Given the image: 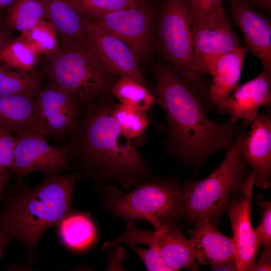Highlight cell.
I'll return each instance as SVG.
<instances>
[{
    "instance_id": "5",
    "label": "cell",
    "mask_w": 271,
    "mask_h": 271,
    "mask_svg": "<svg viewBox=\"0 0 271 271\" xmlns=\"http://www.w3.org/2000/svg\"><path fill=\"white\" fill-rule=\"evenodd\" d=\"M245 129L226 149L224 160L209 175L200 181H186L182 185L186 224L208 216L216 225L227 207L230 195L242 193L243 185L249 174V166L240 150Z\"/></svg>"
},
{
    "instance_id": "19",
    "label": "cell",
    "mask_w": 271,
    "mask_h": 271,
    "mask_svg": "<svg viewBox=\"0 0 271 271\" xmlns=\"http://www.w3.org/2000/svg\"><path fill=\"white\" fill-rule=\"evenodd\" d=\"M188 239L197 265H213L235 260L232 237L220 233L208 216L197 219Z\"/></svg>"
},
{
    "instance_id": "32",
    "label": "cell",
    "mask_w": 271,
    "mask_h": 271,
    "mask_svg": "<svg viewBox=\"0 0 271 271\" xmlns=\"http://www.w3.org/2000/svg\"><path fill=\"white\" fill-rule=\"evenodd\" d=\"M12 132L0 128V171L11 170L16 143V137Z\"/></svg>"
},
{
    "instance_id": "34",
    "label": "cell",
    "mask_w": 271,
    "mask_h": 271,
    "mask_svg": "<svg viewBox=\"0 0 271 271\" xmlns=\"http://www.w3.org/2000/svg\"><path fill=\"white\" fill-rule=\"evenodd\" d=\"M271 270V246L263 247L259 254L257 262L255 263L254 270Z\"/></svg>"
},
{
    "instance_id": "27",
    "label": "cell",
    "mask_w": 271,
    "mask_h": 271,
    "mask_svg": "<svg viewBox=\"0 0 271 271\" xmlns=\"http://www.w3.org/2000/svg\"><path fill=\"white\" fill-rule=\"evenodd\" d=\"M39 54L50 57L59 47L56 29L50 22L43 19L30 30L20 36Z\"/></svg>"
},
{
    "instance_id": "2",
    "label": "cell",
    "mask_w": 271,
    "mask_h": 271,
    "mask_svg": "<svg viewBox=\"0 0 271 271\" xmlns=\"http://www.w3.org/2000/svg\"><path fill=\"white\" fill-rule=\"evenodd\" d=\"M115 103L106 97L85 106L77 120L68 148L103 192L114 183L128 191L142 182L156 178L131 140L124 136L113 115Z\"/></svg>"
},
{
    "instance_id": "23",
    "label": "cell",
    "mask_w": 271,
    "mask_h": 271,
    "mask_svg": "<svg viewBox=\"0 0 271 271\" xmlns=\"http://www.w3.org/2000/svg\"><path fill=\"white\" fill-rule=\"evenodd\" d=\"M41 55L20 36L11 39L0 50V61L17 70L33 73Z\"/></svg>"
},
{
    "instance_id": "30",
    "label": "cell",
    "mask_w": 271,
    "mask_h": 271,
    "mask_svg": "<svg viewBox=\"0 0 271 271\" xmlns=\"http://www.w3.org/2000/svg\"><path fill=\"white\" fill-rule=\"evenodd\" d=\"M263 196L260 194L256 201L261 209V221L254 229V232L259 245L263 247L271 246V203L263 200Z\"/></svg>"
},
{
    "instance_id": "10",
    "label": "cell",
    "mask_w": 271,
    "mask_h": 271,
    "mask_svg": "<svg viewBox=\"0 0 271 271\" xmlns=\"http://www.w3.org/2000/svg\"><path fill=\"white\" fill-rule=\"evenodd\" d=\"M88 18L124 42L139 62L147 58L153 22L150 6L129 7Z\"/></svg>"
},
{
    "instance_id": "1",
    "label": "cell",
    "mask_w": 271,
    "mask_h": 271,
    "mask_svg": "<svg viewBox=\"0 0 271 271\" xmlns=\"http://www.w3.org/2000/svg\"><path fill=\"white\" fill-rule=\"evenodd\" d=\"M154 75V96L168 123L165 149L186 168L198 171L214 153L231 147L246 127L243 121L220 123L208 119L191 90L167 65H157Z\"/></svg>"
},
{
    "instance_id": "40",
    "label": "cell",
    "mask_w": 271,
    "mask_h": 271,
    "mask_svg": "<svg viewBox=\"0 0 271 271\" xmlns=\"http://www.w3.org/2000/svg\"><path fill=\"white\" fill-rule=\"evenodd\" d=\"M5 236L0 232V258L2 255V250L5 243Z\"/></svg>"
},
{
    "instance_id": "18",
    "label": "cell",
    "mask_w": 271,
    "mask_h": 271,
    "mask_svg": "<svg viewBox=\"0 0 271 271\" xmlns=\"http://www.w3.org/2000/svg\"><path fill=\"white\" fill-rule=\"evenodd\" d=\"M247 50L242 47L217 57L211 64L208 75L212 76L209 86V109L224 114L225 103L238 86Z\"/></svg>"
},
{
    "instance_id": "4",
    "label": "cell",
    "mask_w": 271,
    "mask_h": 271,
    "mask_svg": "<svg viewBox=\"0 0 271 271\" xmlns=\"http://www.w3.org/2000/svg\"><path fill=\"white\" fill-rule=\"evenodd\" d=\"M103 206L115 218L149 222L155 230L184 218L182 190L178 176L146 180L127 194L111 186L103 192Z\"/></svg>"
},
{
    "instance_id": "17",
    "label": "cell",
    "mask_w": 271,
    "mask_h": 271,
    "mask_svg": "<svg viewBox=\"0 0 271 271\" xmlns=\"http://www.w3.org/2000/svg\"><path fill=\"white\" fill-rule=\"evenodd\" d=\"M271 72L262 69L256 78L237 86L226 100L224 113L229 119L243 121L247 127L262 106L269 107L271 103Z\"/></svg>"
},
{
    "instance_id": "28",
    "label": "cell",
    "mask_w": 271,
    "mask_h": 271,
    "mask_svg": "<svg viewBox=\"0 0 271 271\" xmlns=\"http://www.w3.org/2000/svg\"><path fill=\"white\" fill-rule=\"evenodd\" d=\"M112 112L123 133L131 140L141 136L149 125L144 112L131 106L115 103Z\"/></svg>"
},
{
    "instance_id": "35",
    "label": "cell",
    "mask_w": 271,
    "mask_h": 271,
    "mask_svg": "<svg viewBox=\"0 0 271 271\" xmlns=\"http://www.w3.org/2000/svg\"><path fill=\"white\" fill-rule=\"evenodd\" d=\"M212 270H237L235 260L217 263L211 265Z\"/></svg>"
},
{
    "instance_id": "36",
    "label": "cell",
    "mask_w": 271,
    "mask_h": 271,
    "mask_svg": "<svg viewBox=\"0 0 271 271\" xmlns=\"http://www.w3.org/2000/svg\"><path fill=\"white\" fill-rule=\"evenodd\" d=\"M249 3L267 12H270L271 0H250Z\"/></svg>"
},
{
    "instance_id": "22",
    "label": "cell",
    "mask_w": 271,
    "mask_h": 271,
    "mask_svg": "<svg viewBox=\"0 0 271 271\" xmlns=\"http://www.w3.org/2000/svg\"><path fill=\"white\" fill-rule=\"evenodd\" d=\"M59 234L67 246L82 248L93 240L95 230L89 215L75 213L66 216L60 222Z\"/></svg>"
},
{
    "instance_id": "38",
    "label": "cell",
    "mask_w": 271,
    "mask_h": 271,
    "mask_svg": "<svg viewBox=\"0 0 271 271\" xmlns=\"http://www.w3.org/2000/svg\"><path fill=\"white\" fill-rule=\"evenodd\" d=\"M11 40L10 35L8 32L0 30V50Z\"/></svg>"
},
{
    "instance_id": "3",
    "label": "cell",
    "mask_w": 271,
    "mask_h": 271,
    "mask_svg": "<svg viewBox=\"0 0 271 271\" xmlns=\"http://www.w3.org/2000/svg\"><path fill=\"white\" fill-rule=\"evenodd\" d=\"M78 177L77 173L51 175L36 188L21 193L3 215V231L33 246L46 230L66 216Z\"/></svg>"
},
{
    "instance_id": "8",
    "label": "cell",
    "mask_w": 271,
    "mask_h": 271,
    "mask_svg": "<svg viewBox=\"0 0 271 271\" xmlns=\"http://www.w3.org/2000/svg\"><path fill=\"white\" fill-rule=\"evenodd\" d=\"M242 47L223 7L195 19L192 68L198 76L208 75L218 56Z\"/></svg>"
},
{
    "instance_id": "37",
    "label": "cell",
    "mask_w": 271,
    "mask_h": 271,
    "mask_svg": "<svg viewBox=\"0 0 271 271\" xmlns=\"http://www.w3.org/2000/svg\"><path fill=\"white\" fill-rule=\"evenodd\" d=\"M10 169L0 171V196L4 187L10 176Z\"/></svg>"
},
{
    "instance_id": "16",
    "label": "cell",
    "mask_w": 271,
    "mask_h": 271,
    "mask_svg": "<svg viewBox=\"0 0 271 271\" xmlns=\"http://www.w3.org/2000/svg\"><path fill=\"white\" fill-rule=\"evenodd\" d=\"M230 13L240 29L246 48L261 62L263 69L271 72V25L254 9L248 0H231Z\"/></svg>"
},
{
    "instance_id": "15",
    "label": "cell",
    "mask_w": 271,
    "mask_h": 271,
    "mask_svg": "<svg viewBox=\"0 0 271 271\" xmlns=\"http://www.w3.org/2000/svg\"><path fill=\"white\" fill-rule=\"evenodd\" d=\"M241 154L251 169L253 185L263 189L270 186L271 112L270 108L257 114L251 123L249 132L241 145Z\"/></svg>"
},
{
    "instance_id": "12",
    "label": "cell",
    "mask_w": 271,
    "mask_h": 271,
    "mask_svg": "<svg viewBox=\"0 0 271 271\" xmlns=\"http://www.w3.org/2000/svg\"><path fill=\"white\" fill-rule=\"evenodd\" d=\"M253 175L250 172L242 187V193L229 200L228 215L233 231L237 270H254L259 247L251 221Z\"/></svg>"
},
{
    "instance_id": "9",
    "label": "cell",
    "mask_w": 271,
    "mask_h": 271,
    "mask_svg": "<svg viewBox=\"0 0 271 271\" xmlns=\"http://www.w3.org/2000/svg\"><path fill=\"white\" fill-rule=\"evenodd\" d=\"M136 224L126 222L125 231L113 238V243L116 245L133 243L156 247L172 271L182 268L199 270L189 241L176 223L154 231L139 229Z\"/></svg>"
},
{
    "instance_id": "6",
    "label": "cell",
    "mask_w": 271,
    "mask_h": 271,
    "mask_svg": "<svg viewBox=\"0 0 271 271\" xmlns=\"http://www.w3.org/2000/svg\"><path fill=\"white\" fill-rule=\"evenodd\" d=\"M194 22V14L187 0H164L158 23V46L169 67L205 109L209 88L192 68Z\"/></svg>"
},
{
    "instance_id": "20",
    "label": "cell",
    "mask_w": 271,
    "mask_h": 271,
    "mask_svg": "<svg viewBox=\"0 0 271 271\" xmlns=\"http://www.w3.org/2000/svg\"><path fill=\"white\" fill-rule=\"evenodd\" d=\"M46 18L55 27L59 41L74 42L89 48L84 16L67 0H42Z\"/></svg>"
},
{
    "instance_id": "11",
    "label": "cell",
    "mask_w": 271,
    "mask_h": 271,
    "mask_svg": "<svg viewBox=\"0 0 271 271\" xmlns=\"http://www.w3.org/2000/svg\"><path fill=\"white\" fill-rule=\"evenodd\" d=\"M45 136L35 130L17 133L11 170L19 177L37 171L53 175L67 167V149L51 146Z\"/></svg>"
},
{
    "instance_id": "25",
    "label": "cell",
    "mask_w": 271,
    "mask_h": 271,
    "mask_svg": "<svg viewBox=\"0 0 271 271\" xmlns=\"http://www.w3.org/2000/svg\"><path fill=\"white\" fill-rule=\"evenodd\" d=\"M40 85L41 78L34 72L21 71L0 65V96H35Z\"/></svg>"
},
{
    "instance_id": "31",
    "label": "cell",
    "mask_w": 271,
    "mask_h": 271,
    "mask_svg": "<svg viewBox=\"0 0 271 271\" xmlns=\"http://www.w3.org/2000/svg\"><path fill=\"white\" fill-rule=\"evenodd\" d=\"M138 255L145 264L147 270L149 271L168 270L171 269L167 266L159 250L154 247L143 249L137 244H128Z\"/></svg>"
},
{
    "instance_id": "39",
    "label": "cell",
    "mask_w": 271,
    "mask_h": 271,
    "mask_svg": "<svg viewBox=\"0 0 271 271\" xmlns=\"http://www.w3.org/2000/svg\"><path fill=\"white\" fill-rule=\"evenodd\" d=\"M15 0H0V11L9 7Z\"/></svg>"
},
{
    "instance_id": "7",
    "label": "cell",
    "mask_w": 271,
    "mask_h": 271,
    "mask_svg": "<svg viewBox=\"0 0 271 271\" xmlns=\"http://www.w3.org/2000/svg\"><path fill=\"white\" fill-rule=\"evenodd\" d=\"M58 42L56 52L48 57L50 81L85 106L111 94L115 73L88 47L74 42Z\"/></svg>"
},
{
    "instance_id": "24",
    "label": "cell",
    "mask_w": 271,
    "mask_h": 271,
    "mask_svg": "<svg viewBox=\"0 0 271 271\" xmlns=\"http://www.w3.org/2000/svg\"><path fill=\"white\" fill-rule=\"evenodd\" d=\"M110 91L120 103L143 112L150 110L156 102L155 96L146 86L128 77L120 76Z\"/></svg>"
},
{
    "instance_id": "41",
    "label": "cell",
    "mask_w": 271,
    "mask_h": 271,
    "mask_svg": "<svg viewBox=\"0 0 271 271\" xmlns=\"http://www.w3.org/2000/svg\"><path fill=\"white\" fill-rule=\"evenodd\" d=\"M229 1H231V0H229Z\"/></svg>"
},
{
    "instance_id": "29",
    "label": "cell",
    "mask_w": 271,
    "mask_h": 271,
    "mask_svg": "<svg viewBox=\"0 0 271 271\" xmlns=\"http://www.w3.org/2000/svg\"><path fill=\"white\" fill-rule=\"evenodd\" d=\"M79 13L87 18L136 7H149L142 0H67Z\"/></svg>"
},
{
    "instance_id": "13",
    "label": "cell",
    "mask_w": 271,
    "mask_h": 271,
    "mask_svg": "<svg viewBox=\"0 0 271 271\" xmlns=\"http://www.w3.org/2000/svg\"><path fill=\"white\" fill-rule=\"evenodd\" d=\"M35 106L39 132L44 136L72 133L81 104L71 95L50 81L39 92Z\"/></svg>"
},
{
    "instance_id": "33",
    "label": "cell",
    "mask_w": 271,
    "mask_h": 271,
    "mask_svg": "<svg viewBox=\"0 0 271 271\" xmlns=\"http://www.w3.org/2000/svg\"><path fill=\"white\" fill-rule=\"evenodd\" d=\"M195 19L209 14L222 7V0H187Z\"/></svg>"
},
{
    "instance_id": "26",
    "label": "cell",
    "mask_w": 271,
    "mask_h": 271,
    "mask_svg": "<svg viewBox=\"0 0 271 271\" xmlns=\"http://www.w3.org/2000/svg\"><path fill=\"white\" fill-rule=\"evenodd\" d=\"M9 8L7 24L10 28L21 33L46 19L42 0H15Z\"/></svg>"
},
{
    "instance_id": "21",
    "label": "cell",
    "mask_w": 271,
    "mask_h": 271,
    "mask_svg": "<svg viewBox=\"0 0 271 271\" xmlns=\"http://www.w3.org/2000/svg\"><path fill=\"white\" fill-rule=\"evenodd\" d=\"M35 103V96H0V128L16 133L26 130L38 131Z\"/></svg>"
},
{
    "instance_id": "14",
    "label": "cell",
    "mask_w": 271,
    "mask_h": 271,
    "mask_svg": "<svg viewBox=\"0 0 271 271\" xmlns=\"http://www.w3.org/2000/svg\"><path fill=\"white\" fill-rule=\"evenodd\" d=\"M84 16L88 45L94 55L116 74L134 79L147 87L139 61L128 46Z\"/></svg>"
}]
</instances>
